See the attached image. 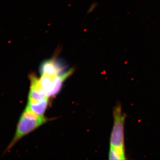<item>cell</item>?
Here are the masks:
<instances>
[{"instance_id":"obj_1","label":"cell","mask_w":160,"mask_h":160,"mask_svg":"<svg viewBox=\"0 0 160 160\" xmlns=\"http://www.w3.org/2000/svg\"><path fill=\"white\" fill-rule=\"evenodd\" d=\"M49 120V119L45 117L44 115L37 114L26 107L20 117L14 137L4 153L9 151L25 136L34 131Z\"/></svg>"},{"instance_id":"obj_2","label":"cell","mask_w":160,"mask_h":160,"mask_svg":"<svg viewBox=\"0 0 160 160\" xmlns=\"http://www.w3.org/2000/svg\"><path fill=\"white\" fill-rule=\"evenodd\" d=\"M113 116L114 124L110 136V147L126 153L124 129L126 115L123 113L121 104L115 106Z\"/></svg>"},{"instance_id":"obj_3","label":"cell","mask_w":160,"mask_h":160,"mask_svg":"<svg viewBox=\"0 0 160 160\" xmlns=\"http://www.w3.org/2000/svg\"><path fill=\"white\" fill-rule=\"evenodd\" d=\"M56 53L54 57L43 61L40 66L41 75L55 76L66 72V67L61 61L58 59Z\"/></svg>"},{"instance_id":"obj_4","label":"cell","mask_w":160,"mask_h":160,"mask_svg":"<svg viewBox=\"0 0 160 160\" xmlns=\"http://www.w3.org/2000/svg\"><path fill=\"white\" fill-rule=\"evenodd\" d=\"M74 71V69L72 68L62 74L54 77L52 80L50 90L47 94V96L49 98L53 97L58 94L62 89L63 83L73 73Z\"/></svg>"},{"instance_id":"obj_5","label":"cell","mask_w":160,"mask_h":160,"mask_svg":"<svg viewBox=\"0 0 160 160\" xmlns=\"http://www.w3.org/2000/svg\"><path fill=\"white\" fill-rule=\"evenodd\" d=\"M49 98L37 103H28L26 107L37 114L43 116L49 104Z\"/></svg>"},{"instance_id":"obj_6","label":"cell","mask_w":160,"mask_h":160,"mask_svg":"<svg viewBox=\"0 0 160 160\" xmlns=\"http://www.w3.org/2000/svg\"><path fill=\"white\" fill-rule=\"evenodd\" d=\"M109 159L111 160H126L127 158L125 153H123L117 149L110 147Z\"/></svg>"}]
</instances>
